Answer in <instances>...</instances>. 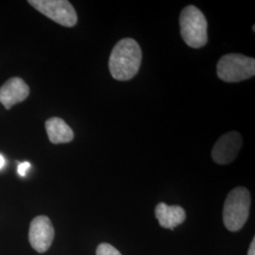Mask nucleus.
Masks as SVG:
<instances>
[{
  "instance_id": "nucleus-14",
  "label": "nucleus",
  "mask_w": 255,
  "mask_h": 255,
  "mask_svg": "<svg viewBox=\"0 0 255 255\" xmlns=\"http://www.w3.org/2000/svg\"><path fill=\"white\" fill-rule=\"evenodd\" d=\"M4 164H5V160H4L3 156H2V155H0V169L3 167Z\"/></svg>"
},
{
  "instance_id": "nucleus-3",
  "label": "nucleus",
  "mask_w": 255,
  "mask_h": 255,
  "mask_svg": "<svg viewBox=\"0 0 255 255\" xmlns=\"http://www.w3.org/2000/svg\"><path fill=\"white\" fill-rule=\"evenodd\" d=\"M207 20L196 6L189 5L182 9L180 15L181 36L192 48H201L208 41Z\"/></svg>"
},
{
  "instance_id": "nucleus-4",
  "label": "nucleus",
  "mask_w": 255,
  "mask_h": 255,
  "mask_svg": "<svg viewBox=\"0 0 255 255\" xmlns=\"http://www.w3.org/2000/svg\"><path fill=\"white\" fill-rule=\"evenodd\" d=\"M217 73L223 82L246 81L255 75V59L237 53L224 55L217 64Z\"/></svg>"
},
{
  "instance_id": "nucleus-9",
  "label": "nucleus",
  "mask_w": 255,
  "mask_h": 255,
  "mask_svg": "<svg viewBox=\"0 0 255 255\" xmlns=\"http://www.w3.org/2000/svg\"><path fill=\"white\" fill-rule=\"evenodd\" d=\"M155 217L161 227L173 230L185 220L186 215L184 209L179 205L170 206L164 202H160L155 208Z\"/></svg>"
},
{
  "instance_id": "nucleus-5",
  "label": "nucleus",
  "mask_w": 255,
  "mask_h": 255,
  "mask_svg": "<svg viewBox=\"0 0 255 255\" xmlns=\"http://www.w3.org/2000/svg\"><path fill=\"white\" fill-rule=\"evenodd\" d=\"M30 6L59 25L72 27L78 22V15L72 4L66 0H28Z\"/></svg>"
},
{
  "instance_id": "nucleus-10",
  "label": "nucleus",
  "mask_w": 255,
  "mask_h": 255,
  "mask_svg": "<svg viewBox=\"0 0 255 255\" xmlns=\"http://www.w3.org/2000/svg\"><path fill=\"white\" fill-rule=\"evenodd\" d=\"M45 126L49 141L53 144L69 143L74 139L72 128L60 118H50L47 119Z\"/></svg>"
},
{
  "instance_id": "nucleus-2",
  "label": "nucleus",
  "mask_w": 255,
  "mask_h": 255,
  "mask_svg": "<svg viewBox=\"0 0 255 255\" xmlns=\"http://www.w3.org/2000/svg\"><path fill=\"white\" fill-rule=\"evenodd\" d=\"M251 194L238 186L230 192L223 206V222L230 232H237L243 228L250 216Z\"/></svg>"
},
{
  "instance_id": "nucleus-15",
  "label": "nucleus",
  "mask_w": 255,
  "mask_h": 255,
  "mask_svg": "<svg viewBox=\"0 0 255 255\" xmlns=\"http://www.w3.org/2000/svg\"><path fill=\"white\" fill-rule=\"evenodd\" d=\"M255 25H254V26H253V30H254V31H255Z\"/></svg>"
},
{
  "instance_id": "nucleus-6",
  "label": "nucleus",
  "mask_w": 255,
  "mask_h": 255,
  "mask_svg": "<svg viewBox=\"0 0 255 255\" xmlns=\"http://www.w3.org/2000/svg\"><path fill=\"white\" fill-rule=\"evenodd\" d=\"M54 235L53 225L46 216H38L31 221L28 240L37 253H46L53 242Z\"/></svg>"
},
{
  "instance_id": "nucleus-11",
  "label": "nucleus",
  "mask_w": 255,
  "mask_h": 255,
  "mask_svg": "<svg viewBox=\"0 0 255 255\" xmlns=\"http://www.w3.org/2000/svg\"><path fill=\"white\" fill-rule=\"evenodd\" d=\"M97 255H122L115 247L108 243H101L97 249Z\"/></svg>"
},
{
  "instance_id": "nucleus-12",
  "label": "nucleus",
  "mask_w": 255,
  "mask_h": 255,
  "mask_svg": "<svg viewBox=\"0 0 255 255\" xmlns=\"http://www.w3.org/2000/svg\"><path fill=\"white\" fill-rule=\"evenodd\" d=\"M30 167V164L28 162H24V163H21L18 165V173L20 176L24 177L26 173H27V169Z\"/></svg>"
},
{
  "instance_id": "nucleus-13",
  "label": "nucleus",
  "mask_w": 255,
  "mask_h": 255,
  "mask_svg": "<svg viewBox=\"0 0 255 255\" xmlns=\"http://www.w3.org/2000/svg\"><path fill=\"white\" fill-rule=\"evenodd\" d=\"M248 255H255V238H254V240L252 241V244L248 252Z\"/></svg>"
},
{
  "instance_id": "nucleus-1",
  "label": "nucleus",
  "mask_w": 255,
  "mask_h": 255,
  "mask_svg": "<svg viewBox=\"0 0 255 255\" xmlns=\"http://www.w3.org/2000/svg\"><path fill=\"white\" fill-rule=\"evenodd\" d=\"M142 62V50L131 38H124L114 46L109 59L110 73L120 82L131 80L139 71Z\"/></svg>"
},
{
  "instance_id": "nucleus-7",
  "label": "nucleus",
  "mask_w": 255,
  "mask_h": 255,
  "mask_svg": "<svg viewBox=\"0 0 255 255\" xmlns=\"http://www.w3.org/2000/svg\"><path fill=\"white\" fill-rule=\"evenodd\" d=\"M243 145L239 132L230 131L219 138L212 149V159L219 164L233 163Z\"/></svg>"
},
{
  "instance_id": "nucleus-8",
  "label": "nucleus",
  "mask_w": 255,
  "mask_h": 255,
  "mask_svg": "<svg viewBox=\"0 0 255 255\" xmlns=\"http://www.w3.org/2000/svg\"><path fill=\"white\" fill-rule=\"evenodd\" d=\"M29 94L27 83L20 78H10L0 87V102L7 110L25 101Z\"/></svg>"
}]
</instances>
